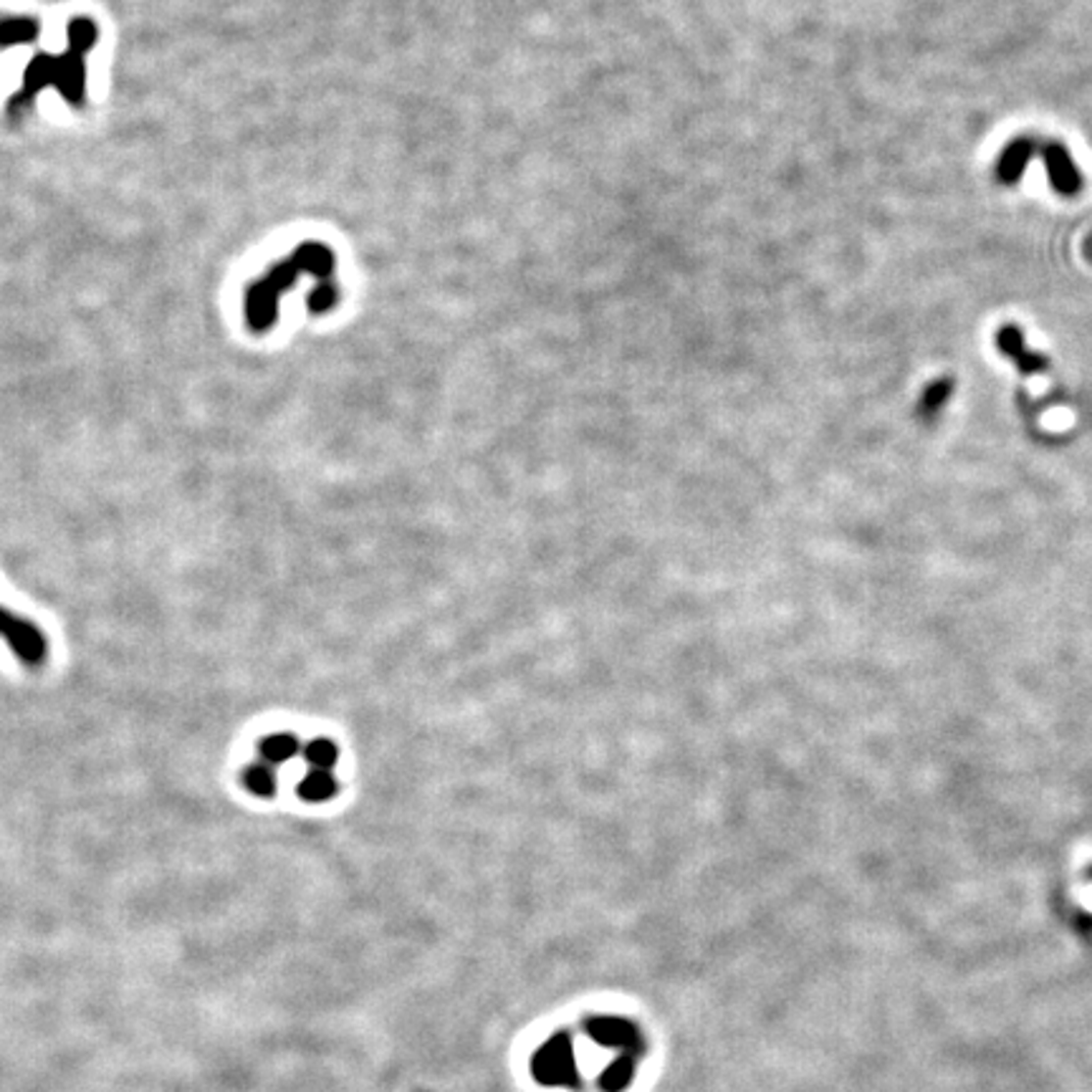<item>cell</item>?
Here are the masks:
<instances>
[{"instance_id": "cell-1", "label": "cell", "mask_w": 1092, "mask_h": 1092, "mask_svg": "<svg viewBox=\"0 0 1092 1092\" xmlns=\"http://www.w3.org/2000/svg\"><path fill=\"white\" fill-rule=\"evenodd\" d=\"M0 637L24 666L41 668L48 658V640L36 624L0 605Z\"/></svg>"}, {"instance_id": "cell-2", "label": "cell", "mask_w": 1092, "mask_h": 1092, "mask_svg": "<svg viewBox=\"0 0 1092 1092\" xmlns=\"http://www.w3.org/2000/svg\"><path fill=\"white\" fill-rule=\"evenodd\" d=\"M1042 163L1047 170V180H1050L1052 190L1063 198H1074L1082 190V174L1074 165L1072 155L1067 152V147L1060 142H1047L1042 147Z\"/></svg>"}, {"instance_id": "cell-3", "label": "cell", "mask_w": 1092, "mask_h": 1092, "mask_svg": "<svg viewBox=\"0 0 1092 1092\" xmlns=\"http://www.w3.org/2000/svg\"><path fill=\"white\" fill-rule=\"evenodd\" d=\"M574 1063H571L570 1042L565 1037H554L534 1060V1074L541 1082L557 1085V1082L571 1080Z\"/></svg>"}, {"instance_id": "cell-4", "label": "cell", "mask_w": 1092, "mask_h": 1092, "mask_svg": "<svg viewBox=\"0 0 1092 1092\" xmlns=\"http://www.w3.org/2000/svg\"><path fill=\"white\" fill-rule=\"evenodd\" d=\"M997 347L1012 365L1019 367V372L1037 374L1047 370V360L1037 352H1029L1024 344V334L1015 324H1007L997 331Z\"/></svg>"}, {"instance_id": "cell-5", "label": "cell", "mask_w": 1092, "mask_h": 1092, "mask_svg": "<svg viewBox=\"0 0 1092 1092\" xmlns=\"http://www.w3.org/2000/svg\"><path fill=\"white\" fill-rule=\"evenodd\" d=\"M1034 152H1037V144H1034V139L1029 137H1017L1012 139V142L1004 147L1002 157H999L997 163V177L1004 182V185H1015V182H1019V177L1024 174L1026 165L1032 163Z\"/></svg>"}, {"instance_id": "cell-6", "label": "cell", "mask_w": 1092, "mask_h": 1092, "mask_svg": "<svg viewBox=\"0 0 1092 1092\" xmlns=\"http://www.w3.org/2000/svg\"><path fill=\"white\" fill-rule=\"evenodd\" d=\"M336 789H339V784H336L334 774H331V771H324V769H312V771L299 781V786H296L299 797L304 799V802H312V805L329 802V799L336 794Z\"/></svg>"}, {"instance_id": "cell-7", "label": "cell", "mask_w": 1092, "mask_h": 1092, "mask_svg": "<svg viewBox=\"0 0 1092 1092\" xmlns=\"http://www.w3.org/2000/svg\"><path fill=\"white\" fill-rule=\"evenodd\" d=\"M299 741L291 733H271V736L261 738L259 741V754L266 764L276 767V764L288 762L299 754Z\"/></svg>"}, {"instance_id": "cell-8", "label": "cell", "mask_w": 1092, "mask_h": 1092, "mask_svg": "<svg viewBox=\"0 0 1092 1092\" xmlns=\"http://www.w3.org/2000/svg\"><path fill=\"white\" fill-rule=\"evenodd\" d=\"M240 781H243V786H246L253 797H273L276 794V774H273L271 764L266 762L248 764L243 769V774H240Z\"/></svg>"}, {"instance_id": "cell-9", "label": "cell", "mask_w": 1092, "mask_h": 1092, "mask_svg": "<svg viewBox=\"0 0 1092 1092\" xmlns=\"http://www.w3.org/2000/svg\"><path fill=\"white\" fill-rule=\"evenodd\" d=\"M304 759H307L309 767L329 771L336 764V759H339V749H336V744L329 741V738H314V741H309L304 746Z\"/></svg>"}, {"instance_id": "cell-10", "label": "cell", "mask_w": 1092, "mask_h": 1092, "mask_svg": "<svg viewBox=\"0 0 1092 1092\" xmlns=\"http://www.w3.org/2000/svg\"><path fill=\"white\" fill-rule=\"evenodd\" d=\"M594 1039H600L602 1045H624L635 1039L632 1029L620 1019H600L592 1024Z\"/></svg>"}, {"instance_id": "cell-11", "label": "cell", "mask_w": 1092, "mask_h": 1092, "mask_svg": "<svg viewBox=\"0 0 1092 1092\" xmlns=\"http://www.w3.org/2000/svg\"><path fill=\"white\" fill-rule=\"evenodd\" d=\"M630 1082V1065L627 1063H618L610 1067V1072L605 1074V1080H602V1085L607 1087V1090H620V1087H624Z\"/></svg>"}, {"instance_id": "cell-12", "label": "cell", "mask_w": 1092, "mask_h": 1092, "mask_svg": "<svg viewBox=\"0 0 1092 1092\" xmlns=\"http://www.w3.org/2000/svg\"><path fill=\"white\" fill-rule=\"evenodd\" d=\"M951 390H954V384L949 382V379H941V382H933L928 387V392H925V408H941L943 400L951 395Z\"/></svg>"}]
</instances>
